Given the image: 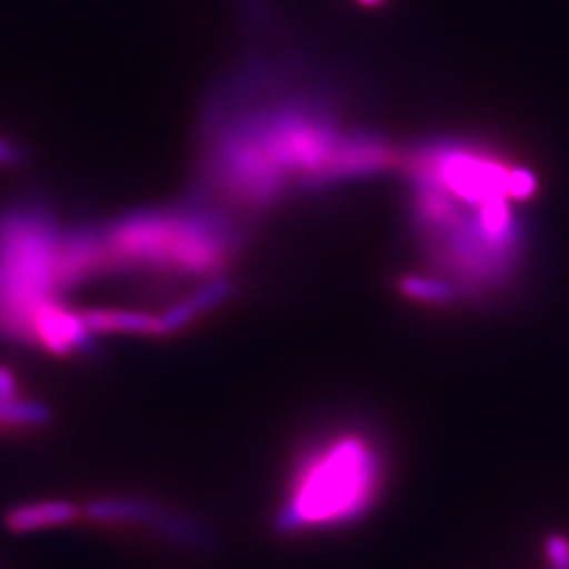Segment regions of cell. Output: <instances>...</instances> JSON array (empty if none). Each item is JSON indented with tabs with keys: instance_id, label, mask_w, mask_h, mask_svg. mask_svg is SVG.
I'll return each mask as SVG.
<instances>
[{
	"instance_id": "obj_1",
	"label": "cell",
	"mask_w": 569,
	"mask_h": 569,
	"mask_svg": "<svg viewBox=\"0 0 569 569\" xmlns=\"http://www.w3.org/2000/svg\"><path fill=\"white\" fill-rule=\"evenodd\" d=\"M395 163L392 146L348 121L338 98L298 61L249 58L204 108L203 163L192 194L241 222Z\"/></svg>"
},
{
	"instance_id": "obj_2",
	"label": "cell",
	"mask_w": 569,
	"mask_h": 569,
	"mask_svg": "<svg viewBox=\"0 0 569 569\" xmlns=\"http://www.w3.org/2000/svg\"><path fill=\"white\" fill-rule=\"evenodd\" d=\"M409 232L418 264L407 298L427 306L488 305L521 281L536 173L498 146L443 136L403 161Z\"/></svg>"
},
{
	"instance_id": "obj_3",
	"label": "cell",
	"mask_w": 569,
	"mask_h": 569,
	"mask_svg": "<svg viewBox=\"0 0 569 569\" xmlns=\"http://www.w3.org/2000/svg\"><path fill=\"white\" fill-rule=\"evenodd\" d=\"M387 483V448L371 428H323L296 451L270 526L283 538L352 528L378 507Z\"/></svg>"
},
{
	"instance_id": "obj_4",
	"label": "cell",
	"mask_w": 569,
	"mask_h": 569,
	"mask_svg": "<svg viewBox=\"0 0 569 569\" xmlns=\"http://www.w3.org/2000/svg\"><path fill=\"white\" fill-rule=\"evenodd\" d=\"M161 507L163 505L148 500L143 496H102L89 500L82 512L96 523L152 528Z\"/></svg>"
},
{
	"instance_id": "obj_5",
	"label": "cell",
	"mask_w": 569,
	"mask_h": 569,
	"mask_svg": "<svg viewBox=\"0 0 569 569\" xmlns=\"http://www.w3.org/2000/svg\"><path fill=\"white\" fill-rule=\"evenodd\" d=\"M79 512L81 510L77 509L72 502L42 500V502L20 505L9 510L4 517V523L16 533H30V531L68 526L79 517Z\"/></svg>"
},
{
	"instance_id": "obj_6",
	"label": "cell",
	"mask_w": 569,
	"mask_h": 569,
	"mask_svg": "<svg viewBox=\"0 0 569 569\" xmlns=\"http://www.w3.org/2000/svg\"><path fill=\"white\" fill-rule=\"evenodd\" d=\"M51 420L47 407L37 401H0V427H41Z\"/></svg>"
},
{
	"instance_id": "obj_7",
	"label": "cell",
	"mask_w": 569,
	"mask_h": 569,
	"mask_svg": "<svg viewBox=\"0 0 569 569\" xmlns=\"http://www.w3.org/2000/svg\"><path fill=\"white\" fill-rule=\"evenodd\" d=\"M545 559L549 569H569V536L552 531L545 538Z\"/></svg>"
},
{
	"instance_id": "obj_8",
	"label": "cell",
	"mask_w": 569,
	"mask_h": 569,
	"mask_svg": "<svg viewBox=\"0 0 569 569\" xmlns=\"http://www.w3.org/2000/svg\"><path fill=\"white\" fill-rule=\"evenodd\" d=\"M21 157H23V152H21L20 146L0 138V164H4V167L20 164Z\"/></svg>"
},
{
	"instance_id": "obj_9",
	"label": "cell",
	"mask_w": 569,
	"mask_h": 569,
	"mask_svg": "<svg viewBox=\"0 0 569 569\" xmlns=\"http://www.w3.org/2000/svg\"><path fill=\"white\" fill-rule=\"evenodd\" d=\"M16 397H18V382H16V378L9 371L0 369V401H11Z\"/></svg>"
},
{
	"instance_id": "obj_10",
	"label": "cell",
	"mask_w": 569,
	"mask_h": 569,
	"mask_svg": "<svg viewBox=\"0 0 569 569\" xmlns=\"http://www.w3.org/2000/svg\"><path fill=\"white\" fill-rule=\"evenodd\" d=\"M361 2H367V4H369V2H371V4H373V2H378V0H361Z\"/></svg>"
}]
</instances>
